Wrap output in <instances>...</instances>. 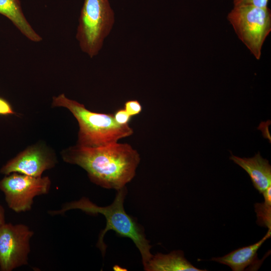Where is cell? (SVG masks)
Instances as JSON below:
<instances>
[{"label": "cell", "mask_w": 271, "mask_h": 271, "mask_svg": "<svg viewBox=\"0 0 271 271\" xmlns=\"http://www.w3.org/2000/svg\"><path fill=\"white\" fill-rule=\"evenodd\" d=\"M61 156L64 162L85 170L94 184L116 190L132 180L141 161L130 145L118 142L97 147L76 145L64 150Z\"/></svg>", "instance_id": "obj_1"}, {"label": "cell", "mask_w": 271, "mask_h": 271, "mask_svg": "<svg viewBox=\"0 0 271 271\" xmlns=\"http://www.w3.org/2000/svg\"><path fill=\"white\" fill-rule=\"evenodd\" d=\"M126 194V187L117 190L113 202L105 207L98 206L83 197L79 200L66 203L59 210L50 211L49 213L53 215L63 214L69 210L80 209L88 214H102L106 219V227L100 232L96 243L102 256H104L107 247L103 241L104 236L108 230H112L119 237L129 238L133 242L141 253L145 267L153 255L150 251L152 245L146 237L143 227L135 217L124 210L123 203Z\"/></svg>", "instance_id": "obj_2"}, {"label": "cell", "mask_w": 271, "mask_h": 271, "mask_svg": "<svg viewBox=\"0 0 271 271\" xmlns=\"http://www.w3.org/2000/svg\"><path fill=\"white\" fill-rule=\"evenodd\" d=\"M52 105L68 109L75 117L79 127L77 144L79 146H106L133 133V129L128 124H118L113 114L89 110L83 104L68 98L64 94L53 97Z\"/></svg>", "instance_id": "obj_3"}, {"label": "cell", "mask_w": 271, "mask_h": 271, "mask_svg": "<svg viewBox=\"0 0 271 271\" xmlns=\"http://www.w3.org/2000/svg\"><path fill=\"white\" fill-rule=\"evenodd\" d=\"M114 21L108 0H84L76 35L82 51L91 58L97 55Z\"/></svg>", "instance_id": "obj_4"}, {"label": "cell", "mask_w": 271, "mask_h": 271, "mask_svg": "<svg viewBox=\"0 0 271 271\" xmlns=\"http://www.w3.org/2000/svg\"><path fill=\"white\" fill-rule=\"evenodd\" d=\"M227 19L239 39L259 59L262 45L271 31V12L267 7L234 6Z\"/></svg>", "instance_id": "obj_5"}, {"label": "cell", "mask_w": 271, "mask_h": 271, "mask_svg": "<svg viewBox=\"0 0 271 271\" xmlns=\"http://www.w3.org/2000/svg\"><path fill=\"white\" fill-rule=\"evenodd\" d=\"M51 181L47 176L33 177L18 173L6 175L0 180V190L11 210L16 213L31 210L34 199L49 193Z\"/></svg>", "instance_id": "obj_6"}, {"label": "cell", "mask_w": 271, "mask_h": 271, "mask_svg": "<svg viewBox=\"0 0 271 271\" xmlns=\"http://www.w3.org/2000/svg\"><path fill=\"white\" fill-rule=\"evenodd\" d=\"M34 234L24 224L6 223L0 228V270L12 271L28 264Z\"/></svg>", "instance_id": "obj_7"}, {"label": "cell", "mask_w": 271, "mask_h": 271, "mask_svg": "<svg viewBox=\"0 0 271 271\" xmlns=\"http://www.w3.org/2000/svg\"><path fill=\"white\" fill-rule=\"evenodd\" d=\"M55 156L46 149L38 146L29 147L10 160L1 169L6 175L18 173L33 177H41L43 172L54 167Z\"/></svg>", "instance_id": "obj_8"}, {"label": "cell", "mask_w": 271, "mask_h": 271, "mask_svg": "<svg viewBox=\"0 0 271 271\" xmlns=\"http://www.w3.org/2000/svg\"><path fill=\"white\" fill-rule=\"evenodd\" d=\"M230 159L248 173L254 187L259 193H262L271 186V166L268 160L263 159L259 153L249 158L232 155Z\"/></svg>", "instance_id": "obj_9"}, {"label": "cell", "mask_w": 271, "mask_h": 271, "mask_svg": "<svg viewBox=\"0 0 271 271\" xmlns=\"http://www.w3.org/2000/svg\"><path fill=\"white\" fill-rule=\"evenodd\" d=\"M271 229L258 242L246 246L235 249L222 257H214L211 260L218 262L230 267L233 271H243L260 260L257 259V250L264 242L270 237Z\"/></svg>", "instance_id": "obj_10"}, {"label": "cell", "mask_w": 271, "mask_h": 271, "mask_svg": "<svg viewBox=\"0 0 271 271\" xmlns=\"http://www.w3.org/2000/svg\"><path fill=\"white\" fill-rule=\"evenodd\" d=\"M147 271H204L195 267L184 256L182 250H174L168 254L158 253L144 267Z\"/></svg>", "instance_id": "obj_11"}, {"label": "cell", "mask_w": 271, "mask_h": 271, "mask_svg": "<svg viewBox=\"0 0 271 271\" xmlns=\"http://www.w3.org/2000/svg\"><path fill=\"white\" fill-rule=\"evenodd\" d=\"M0 14L8 18L30 40L39 42L42 40L24 16L20 0H0Z\"/></svg>", "instance_id": "obj_12"}, {"label": "cell", "mask_w": 271, "mask_h": 271, "mask_svg": "<svg viewBox=\"0 0 271 271\" xmlns=\"http://www.w3.org/2000/svg\"><path fill=\"white\" fill-rule=\"evenodd\" d=\"M264 201L254 205L256 223L259 226L271 229V186L263 193Z\"/></svg>", "instance_id": "obj_13"}, {"label": "cell", "mask_w": 271, "mask_h": 271, "mask_svg": "<svg viewBox=\"0 0 271 271\" xmlns=\"http://www.w3.org/2000/svg\"><path fill=\"white\" fill-rule=\"evenodd\" d=\"M124 109L131 117H132L139 114L142 112L143 107L138 100H129L125 102Z\"/></svg>", "instance_id": "obj_14"}, {"label": "cell", "mask_w": 271, "mask_h": 271, "mask_svg": "<svg viewBox=\"0 0 271 271\" xmlns=\"http://www.w3.org/2000/svg\"><path fill=\"white\" fill-rule=\"evenodd\" d=\"M113 115L115 121L122 125L128 124L131 117L124 108L118 109Z\"/></svg>", "instance_id": "obj_15"}, {"label": "cell", "mask_w": 271, "mask_h": 271, "mask_svg": "<svg viewBox=\"0 0 271 271\" xmlns=\"http://www.w3.org/2000/svg\"><path fill=\"white\" fill-rule=\"evenodd\" d=\"M234 6H252L257 7H267L268 0H233Z\"/></svg>", "instance_id": "obj_16"}, {"label": "cell", "mask_w": 271, "mask_h": 271, "mask_svg": "<svg viewBox=\"0 0 271 271\" xmlns=\"http://www.w3.org/2000/svg\"><path fill=\"white\" fill-rule=\"evenodd\" d=\"M14 113L10 103L0 97V114H9Z\"/></svg>", "instance_id": "obj_17"}, {"label": "cell", "mask_w": 271, "mask_h": 271, "mask_svg": "<svg viewBox=\"0 0 271 271\" xmlns=\"http://www.w3.org/2000/svg\"><path fill=\"white\" fill-rule=\"evenodd\" d=\"M6 223L5 212L3 206L0 203V228Z\"/></svg>", "instance_id": "obj_18"}]
</instances>
